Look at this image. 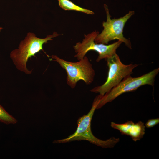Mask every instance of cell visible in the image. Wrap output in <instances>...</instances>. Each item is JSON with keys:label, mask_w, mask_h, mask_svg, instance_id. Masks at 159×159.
Listing matches in <instances>:
<instances>
[{"label": "cell", "mask_w": 159, "mask_h": 159, "mask_svg": "<svg viewBox=\"0 0 159 159\" xmlns=\"http://www.w3.org/2000/svg\"><path fill=\"white\" fill-rule=\"evenodd\" d=\"M58 35L57 32H54L52 34L41 38L37 37L34 33H28L25 39L20 42L18 49L13 50L10 54V58L16 68L26 74H30L32 70H29L26 67L29 59L35 56V54L41 50H43L42 47L44 43Z\"/></svg>", "instance_id": "7a4b0ae2"}, {"label": "cell", "mask_w": 159, "mask_h": 159, "mask_svg": "<svg viewBox=\"0 0 159 159\" xmlns=\"http://www.w3.org/2000/svg\"><path fill=\"white\" fill-rule=\"evenodd\" d=\"M0 121L6 125L14 124L17 122V120L8 113L1 105Z\"/></svg>", "instance_id": "30bf717a"}, {"label": "cell", "mask_w": 159, "mask_h": 159, "mask_svg": "<svg viewBox=\"0 0 159 159\" xmlns=\"http://www.w3.org/2000/svg\"><path fill=\"white\" fill-rule=\"evenodd\" d=\"M99 33L95 31L87 35L84 34V38L81 42H78L73 46L76 54L74 56L79 60L83 58L89 51L93 50L98 53L96 61L99 62L103 59H106L116 53L117 49L122 42L118 40L111 44L107 45L95 43V39Z\"/></svg>", "instance_id": "52a82bcc"}, {"label": "cell", "mask_w": 159, "mask_h": 159, "mask_svg": "<svg viewBox=\"0 0 159 159\" xmlns=\"http://www.w3.org/2000/svg\"><path fill=\"white\" fill-rule=\"evenodd\" d=\"M52 59L58 62L66 72L67 83L72 88L75 87L80 80L84 81L86 85L91 84L93 81L95 73L92 65L86 56L77 62L67 61L52 55Z\"/></svg>", "instance_id": "3957f363"}, {"label": "cell", "mask_w": 159, "mask_h": 159, "mask_svg": "<svg viewBox=\"0 0 159 159\" xmlns=\"http://www.w3.org/2000/svg\"><path fill=\"white\" fill-rule=\"evenodd\" d=\"M159 72L158 68L139 77H133L130 75L127 77L117 85L102 96L96 109L101 108L121 94L135 91L142 86L148 85L153 87L155 77Z\"/></svg>", "instance_id": "277c9868"}, {"label": "cell", "mask_w": 159, "mask_h": 159, "mask_svg": "<svg viewBox=\"0 0 159 159\" xmlns=\"http://www.w3.org/2000/svg\"><path fill=\"white\" fill-rule=\"evenodd\" d=\"M110 126L118 130L122 135L129 136L135 142L141 139L145 133V125L141 121L135 123L132 121H128L122 124L112 122Z\"/></svg>", "instance_id": "ba28073f"}, {"label": "cell", "mask_w": 159, "mask_h": 159, "mask_svg": "<svg viewBox=\"0 0 159 159\" xmlns=\"http://www.w3.org/2000/svg\"><path fill=\"white\" fill-rule=\"evenodd\" d=\"M2 29L3 28L0 26V32Z\"/></svg>", "instance_id": "7c38bea8"}, {"label": "cell", "mask_w": 159, "mask_h": 159, "mask_svg": "<svg viewBox=\"0 0 159 159\" xmlns=\"http://www.w3.org/2000/svg\"><path fill=\"white\" fill-rule=\"evenodd\" d=\"M159 123V118L152 119L148 120L145 125V127L150 128L153 127Z\"/></svg>", "instance_id": "8fae6325"}, {"label": "cell", "mask_w": 159, "mask_h": 159, "mask_svg": "<svg viewBox=\"0 0 159 159\" xmlns=\"http://www.w3.org/2000/svg\"><path fill=\"white\" fill-rule=\"evenodd\" d=\"M105 60L109 68L106 81L102 85L90 90L102 96L117 85L124 78L130 75L134 69L138 65L136 64H124L116 53Z\"/></svg>", "instance_id": "8992f818"}, {"label": "cell", "mask_w": 159, "mask_h": 159, "mask_svg": "<svg viewBox=\"0 0 159 159\" xmlns=\"http://www.w3.org/2000/svg\"><path fill=\"white\" fill-rule=\"evenodd\" d=\"M58 0L59 6L64 10L75 11L90 14H94L92 11L81 7L69 0Z\"/></svg>", "instance_id": "9c48e42d"}, {"label": "cell", "mask_w": 159, "mask_h": 159, "mask_svg": "<svg viewBox=\"0 0 159 159\" xmlns=\"http://www.w3.org/2000/svg\"><path fill=\"white\" fill-rule=\"evenodd\" d=\"M102 95L99 94L94 99L92 107L86 115L79 118L77 120V127L75 132L67 138L53 141V143H62L74 141L85 140L103 148L114 147L120 141L119 138L112 137L106 140L97 138L92 134L91 121L95 111Z\"/></svg>", "instance_id": "6da1fadb"}, {"label": "cell", "mask_w": 159, "mask_h": 159, "mask_svg": "<svg viewBox=\"0 0 159 159\" xmlns=\"http://www.w3.org/2000/svg\"><path fill=\"white\" fill-rule=\"evenodd\" d=\"M104 7L106 14L107 21L103 22V29L95 38V42L107 44L110 41L117 39L124 43L129 48L132 49L130 40L124 37L123 32L126 23L134 14V11H130L123 17L111 19L107 6L104 4Z\"/></svg>", "instance_id": "5b68a950"}]
</instances>
